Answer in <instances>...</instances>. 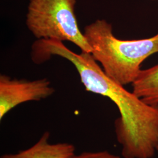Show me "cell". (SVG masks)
Masks as SVG:
<instances>
[{"label":"cell","mask_w":158,"mask_h":158,"mask_svg":"<svg viewBox=\"0 0 158 158\" xmlns=\"http://www.w3.org/2000/svg\"><path fill=\"white\" fill-rule=\"evenodd\" d=\"M36 52L45 62L62 57L73 64L85 90L108 98L118 108L115 121L117 140L124 158H153L158 147V105H151L109 77L91 53H77L56 40H40Z\"/></svg>","instance_id":"obj_1"},{"label":"cell","mask_w":158,"mask_h":158,"mask_svg":"<svg viewBox=\"0 0 158 158\" xmlns=\"http://www.w3.org/2000/svg\"><path fill=\"white\" fill-rule=\"evenodd\" d=\"M85 38L91 53L109 77L119 84H132L141 72L142 63L158 53V33L149 38L123 40L113 32L112 25L97 19L85 26Z\"/></svg>","instance_id":"obj_2"},{"label":"cell","mask_w":158,"mask_h":158,"mask_svg":"<svg viewBox=\"0 0 158 158\" xmlns=\"http://www.w3.org/2000/svg\"><path fill=\"white\" fill-rule=\"evenodd\" d=\"M76 0H29L26 23L38 40L69 41L91 53L75 14Z\"/></svg>","instance_id":"obj_3"},{"label":"cell","mask_w":158,"mask_h":158,"mask_svg":"<svg viewBox=\"0 0 158 158\" xmlns=\"http://www.w3.org/2000/svg\"><path fill=\"white\" fill-rule=\"evenodd\" d=\"M54 93V88L47 79L28 81L12 79L6 75H1L0 120L18 105L45 99Z\"/></svg>","instance_id":"obj_4"},{"label":"cell","mask_w":158,"mask_h":158,"mask_svg":"<svg viewBox=\"0 0 158 158\" xmlns=\"http://www.w3.org/2000/svg\"><path fill=\"white\" fill-rule=\"evenodd\" d=\"M50 136V132L46 131L32 147L15 153L4 154L0 158H69L75 154L73 144L52 143L49 141Z\"/></svg>","instance_id":"obj_5"},{"label":"cell","mask_w":158,"mask_h":158,"mask_svg":"<svg viewBox=\"0 0 158 158\" xmlns=\"http://www.w3.org/2000/svg\"><path fill=\"white\" fill-rule=\"evenodd\" d=\"M132 92L151 105H158V64L142 70L132 84Z\"/></svg>","instance_id":"obj_6"},{"label":"cell","mask_w":158,"mask_h":158,"mask_svg":"<svg viewBox=\"0 0 158 158\" xmlns=\"http://www.w3.org/2000/svg\"><path fill=\"white\" fill-rule=\"evenodd\" d=\"M69 158H121V157L107 151H103L99 152H85L78 155L75 153Z\"/></svg>","instance_id":"obj_7"},{"label":"cell","mask_w":158,"mask_h":158,"mask_svg":"<svg viewBox=\"0 0 158 158\" xmlns=\"http://www.w3.org/2000/svg\"><path fill=\"white\" fill-rule=\"evenodd\" d=\"M157 152H158V149H157Z\"/></svg>","instance_id":"obj_8"}]
</instances>
